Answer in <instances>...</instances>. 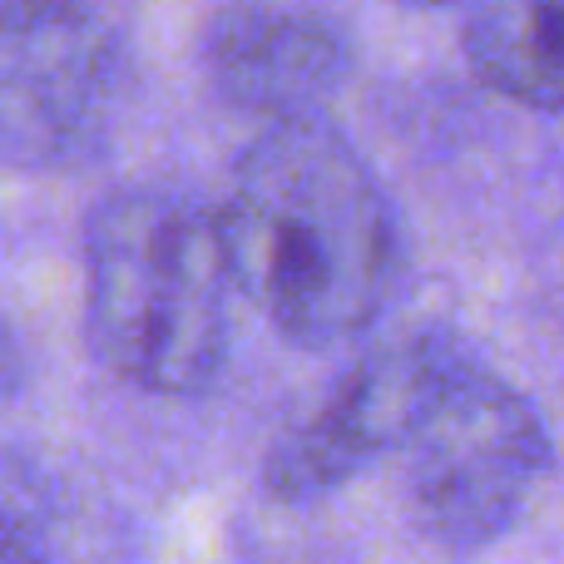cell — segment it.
<instances>
[{
    "label": "cell",
    "instance_id": "1",
    "mask_svg": "<svg viewBox=\"0 0 564 564\" xmlns=\"http://www.w3.org/2000/svg\"><path fill=\"white\" fill-rule=\"evenodd\" d=\"M214 214L234 288L282 337L332 347L387 312L397 218L361 154L317 115L268 124Z\"/></svg>",
    "mask_w": 564,
    "mask_h": 564
},
{
    "label": "cell",
    "instance_id": "2",
    "mask_svg": "<svg viewBox=\"0 0 564 564\" xmlns=\"http://www.w3.org/2000/svg\"><path fill=\"white\" fill-rule=\"evenodd\" d=\"M218 214L194 194L134 184L85 218V337L109 377L149 397H198L228 361L234 312Z\"/></svg>",
    "mask_w": 564,
    "mask_h": 564
},
{
    "label": "cell",
    "instance_id": "3",
    "mask_svg": "<svg viewBox=\"0 0 564 564\" xmlns=\"http://www.w3.org/2000/svg\"><path fill=\"white\" fill-rule=\"evenodd\" d=\"M397 460L421 535L446 550H486L530 506L550 466V436L510 381L466 357L421 411Z\"/></svg>",
    "mask_w": 564,
    "mask_h": 564
},
{
    "label": "cell",
    "instance_id": "4",
    "mask_svg": "<svg viewBox=\"0 0 564 564\" xmlns=\"http://www.w3.org/2000/svg\"><path fill=\"white\" fill-rule=\"evenodd\" d=\"M124 50L89 6L0 25V164L55 169L85 159L115 124Z\"/></svg>",
    "mask_w": 564,
    "mask_h": 564
},
{
    "label": "cell",
    "instance_id": "5",
    "mask_svg": "<svg viewBox=\"0 0 564 564\" xmlns=\"http://www.w3.org/2000/svg\"><path fill=\"white\" fill-rule=\"evenodd\" d=\"M460 361L466 351L436 332L377 347L367 361H357V371H347V381L322 401V411H312L273 446L263 470L268 496L292 506L317 500L361 476L371 460L397 456Z\"/></svg>",
    "mask_w": 564,
    "mask_h": 564
},
{
    "label": "cell",
    "instance_id": "6",
    "mask_svg": "<svg viewBox=\"0 0 564 564\" xmlns=\"http://www.w3.org/2000/svg\"><path fill=\"white\" fill-rule=\"evenodd\" d=\"M214 89L238 109L278 119H312L347 75V40L327 20L282 6H228L204 35Z\"/></svg>",
    "mask_w": 564,
    "mask_h": 564
},
{
    "label": "cell",
    "instance_id": "7",
    "mask_svg": "<svg viewBox=\"0 0 564 564\" xmlns=\"http://www.w3.org/2000/svg\"><path fill=\"white\" fill-rule=\"evenodd\" d=\"M466 59L516 105L564 109V0H470Z\"/></svg>",
    "mask_w": 564,
    "mask_h": 564
},
{
    "label": "cell",
    "instance_id": "8",
    "mask_svg": "<svg viewBox=\"0 0 564 564\" xmlns=\"http://www.w3.org/2000/svg\"><path fill=\"white\" fill-rule=\"evenodd\" d=\"M20 387H25V351H20L15 327H10L6 312H0V411L20 397Z\"/></svg>",
    "mask_w": 564,
    "mask_h": 564
},
{
    "label": "cell",
    "instance_id": "9",
    "mask_svg": "<svg viewBox=\"0 0 564 564\" xmlns=\"http://www.w3.org/2000/svg\"><path fill=\"white\" fill-rule=\"evenodd\" d=\"M75 6H89V0H0V25H30V20L59 15Z\"/></svg>",
    "mask_w": 564,
    "mask_h": 564
},
{
    "label": "cell",
    "instance_id": "10",
    "mask_svg": "<svg viewBox=\"0 0 564 564\" xmlns=\"http://www.w3.org/2000/svg\"><path fill=\"white\" fill-rule=\"evenodd\" d=\"M0 564H55V560H45L10 520H0Z\"/></svg>",
    "mask_w": 564,
    "mask_h": 564
},
{
    "label": "cell",
    "instance_id": "11",
    "mask_svg": "<svg viewBox=\"0 0 564 564\" xmlns=\"http://www.w3.org/2000/svg\"><path fill=\"white\" fill-rule=\"evenodd\" d=\"M397 6H451V0H397Z\"/></svg>",
    "mask_w": 564,
    "mask_h": 564
}]
</instances>
